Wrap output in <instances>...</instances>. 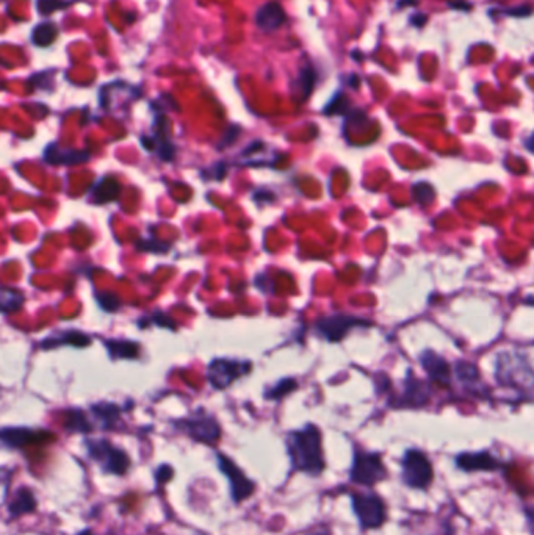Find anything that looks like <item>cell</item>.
Instances as JSON below:
<instances>
[{
    "mask_svg": "<svg viewBox=\"0 0 534 535\" xmlns=\"http://www.w3.org/2000/svg\"><path fill=\"white\" fill-rule=\"evenodd\" d=\"M315 80H317V72L310 64H307L306 68L299 72L296 86L301 90V100H304L307 96H310L313 86H315Z\"/></svg>",
    "mask_w": 534,
    "mask_h": 535,
    "instance_id": "obj_22",
    "label": "cell"
},
{
    "mask_svg": "<svg viewBox=\"0 0 534 535\" xmlns=\"http://www.w3.org/2000/svg\"><path fill=\"white\" fill-rule=\"evenodd\" d=\"M351 506L359 520L360 529H378L387 520L384 501L375 493H352Z\"/></svg>",
    "mask_w": 534,
    "mask_h": 535,
    "instance_id": "obj_5",
    "label": "cell"
},
{
    "mask_svg": "<svg viewBox=\"0 0 534 535\" xmlns=\"http://www.w3.org/2000/svg\"><path fill=\"white\" fill-rule=\"evenodd\" d=\"M287 15L278 2H268L260 6L256 15V24L262 32L271 33L284 25Z\"/></svg>",
    "mask_w": 534,
    "mask_h": 535,
    "instance_id": "obj_11",
    "label": "cell"
},
{
    "mask_svg": "<svg viewBox=\"0 0 534 535\" xmlns=\"http://www.w3.org/2000/svg\"><path fill=\"white\" fill-rule=\"evenodd\" d=\"M24 294L8 286H0V313H15L21 310L24 304Z\"/></svg>",
    "mask_w": 534,
    "mask_h": 535,
    "instance_id": "obj_17",
    "label": "cell"
},
{
    "mask_svg": "<svg viewBox=\"0 0 534 535\" xmlns=\"http://www.w3.org/2000/svg\"><path fill=\"white\" fill-rule=\"evenodd\" d=\"M88 456L95 460L105 473L124 476L130 468V459L123 450L113 446L107 440H86Z\"/></svg>",
    "mask_w": 534,
    "mask_h": 535,
    "instance_id": "obj_3",
    "label": "cell"
},
{
    "mask_svg": "<svg viewBox=\"0 0 534 535\" xmlns=\"http://www.w3.org/2000/svg\"><path fill=\"white\" fill-rule=\"evenodd\" d=\"M55 440L48 431H33L27 427H2L0 429V445L10 450H24L29 446L46 445Z\"/></svg>",
    "mask_w": 534,
    "mask_h": 535,
    "instance_id": "obj_8",
    "label": "cell"
},
{
    "mask_svg": "<svg viewBox=\"0 0 534 535\" xmlns=\"http://www.w3.org/2000/svg\"><path fill=\"white\" fill-rule=\"evenodd\" d=\"M246 371H248L246 363L218 359V360H213V362L209 365L207 377H209L210 384L215 387V389L223 390V389H228L233 380L238 379Z\"/></svg>",
    "mask_w": 534,
    "mask_h": 535,
    "instance_id": "obj_9",
    "label": "cell"
},
{
    "mask_svg": "<svg viewBox=\"0 0 534 535\" xmlns=\"http://www.w3.org/2000/svg\"><path fill=\"white\" fill-rule=\"evenodd\" d=\"M402 478L406 487L426 490L434 480V470L426 454L418 450H407L402 459Z\"/></svg>",
    "mask_w": 534,
    "mask_h": 535,
    "instance_id": "obj_4",
    "label": "cell"
},
{
    "mask_svg": "<svg viewBox=\"0 0 534 535\" xmlns=\"http://www.w3.org/2000/svg\"><path fill=\"white\" fill-rule=\"evenodd\" d=\"M68 2H62V0H38V10L43 13V15H50L58 8H63V6H68Z\"/></svg>",
    "mask_w": 534,
    "mask_h": 535,
    "instance_id": "obj_25",
    "label": "cell"
},
{
    "mask_svg": "<svg viewBox=\"0 0 534 535\" xmlns=\"http://www.w3.org/2000/svg\"><path fill=\"white\" fill-rule=\"evenodd\" d=\"M90 158L86 151H60L57 144H50L44 152V160L50 165H76Z\"/></svg>",
    "mask_w": 534,
    "mask_h": 535,
    "instance_id": "obj_13",
    "label": "cell"
},
{
    "mask_svg": "<svg viewBox=\"0 0 534 535\" xmlns=\"http://www.w3.org/2000/svg\"><path fill=\"white\" fill-rule=\"evenodd\" d=\"M295 387H296V384L295 382H293V380L292 379H287V380H282V382H279L278 385H276V389H273L268 394H266V398H273V399H279V398H282V396H285V394L287 393H289V391H292L293 389H295Z\"/></svg>",
    "mask_w": 534,
    "mask_h": 535,
    "instance_id": "obj_24",
    "label": "cell"
},
{
    "mask_svg": "<svg viewBox=\"0 0 534 535\" xmlns=\"http://www.w3.org/2000/svg\"><path fill=\"white\" fill-rule=\"evenodd\" d=\"M64 429H68L69 432H82V433H88L91 432L93 426L86 418V415L82 410H69L66 412V418H64Z\"/></svg>",
    "mask_w": 534,
    "mask_h": 535,
    "instance_id": "obj_20",
    "label": "cell"
},
{
    "mask_svg": "<svg viewBox=\"0 0 534 535\" xmlns=\"http://www.w3.org/2000/svg\"><path fill=\"white\" fill-rule=\"evenodd\" d=\"M8 482L10 474L5 470H0V492H8Z\"/></svg>",
    "mask_w": 534,
    "mask_h": 535,
    "instance_id": "obj_27",
    "label": "cell"
},
{
    "mask_svg": "<svg viewBox=\"0 0 534 535\" xmlns=\"http://www.w3.org/2000/svg\"><path fill=\"white\" fill-rule=\"evenodd\" d=\"M91 343V338L85 335L82 332L68 331L64 333H60L57 337H50L41 341L43 349H53L58 346H76V347H85Z\"/></svg>",
    "mask_w": 534,
    "mask_h": 535,
    "instance_id": "obj_16",
    "label": "cell"
},
{
    "mask_svg": "<svg viewBox=\"0 0 534 535\" xmlns=\"http://www.w3.org/2000/svg\"><path fill=\"white\" fill-rule=\"evenodd\" d=\"M360 324V319H355L350 317H334V318H324L318 323V329L328 340L338 341L342 340L343 335L352 326Z\"/></svg>",
    "mask_w": 534,
    "mask_h": 535,
    "instance_id": "obj_12",
    "label": "cell"
},
{
    "mask_svg": "<svg viewBox=\"0 0 534 535\" xmlns=\"http://www.w3.org/2000/svg\"><path fill=\"white\" fill-rule=\"evenodd\" d=\"M218 468L228 478L231 484V496L235 504H240L242 501L248 499L252 493L256 492V484L240 470V468L232 462L229 457L224 454H218Z\"/></svg>",
    "mask_w": 534,
    "mask_h": 535,
    "instance_id": "obj_7",
    "label": "cell"
},
{
    "mask_svg": "<svg viewBox=\"0 0 534 535\" xmlns=\"http://www.w3.org/2000/svg\"><path fill=\"white\" fill-rule=\"evenodd\" d=\"M506 15L509 16H530L531 15V6L530 5H523V6H516V8H509L506 10Z\"/></svg>",
    "mask_w": 534,
    "mask_h": 535,
    "instance_id": "obj_26",
    "label": "cell"
},
{
    "mask_svg": "<svg viewBox=\"0 0 534 535\" xmlns=\"http://www.w3.org/2000/svg\"><path fill=\"white\" fill-rule=\"evenodd\" d=\"M456 465L463 471H495L500 468L498 459L492 456L489 451L481 452H463L456 457Z\"/></svg>",
    "mask_w": 534,
    "mask_h": 535,
    "instance_id": "obj_10",
    "label": "cell"
},
{
    "mask_svg": "<svg viewBox=\"0 0 534 535\" xmlns=\"http://www.w3.org/2000/svg\"><path fill=\"white\" fill-rule=\"evenodd\" d=\"M422 363L425 366V370L428 371V374L431 376L432 380H436V382L442 384V385H446L450 382V371H449V365H446V362L444 359H440L437 354H432V352H425L422 356Z\"/></svg>",
    "mask_w": 534,
    "mask_h": 535,
    "instance_id": "obj_14",
    "label": "cell"
},
{
    "mask_svg": "<svg viewBox=\"0 0 534 535\" xmlns=\"http://www.w3.org/2000/svg\"><path fill=\"white\" fill-rule=\"evenodd\" d=\"M78 535H93L90 531H83V532H80Z\"/></svg>",
    "mask_w": 534,
    "mask_h": 535,
    "instance_id": "obj_30",
    "label": "cell"
},
{
    "mask_svg": "<svg viewBox=\"0 0 534 535\" xmlns=\"http://www.w3.org/2000/svg\"><path fill=\"white\" fill-rule=\"evenodd\" d=\"M105 346L111 359H137L138 356V346L133 341L107 340Z\"/></svg>",
    "mask_w": 534,
    "mask_h": 535,
    "instance_id": "obj_18",
    "label": "cell"
},
{
    "mask_svg": "<svg viewBox=\"0 0 534 535\" xmlns=\"http://www.w3.org/2000/svg\"><path fill=\"white\" fill-rule=\"evenodd\" d=\"M423 22H426V16L417 15V16H412V18H411V24L417 25V27H422V25H425Z\"/></svg>",
    "mask_w": 534,
    "mask_h": 535,
    "instance_id": "obj_29",
    "label": "cell"
},
{
    "mask_svg": "<svg viewBox=\"0 0 534 535\" xmlns=\"http://www.w3.org/2000/svg\"><path fill=\"white\" fill-rule=\"evenodd\" d=\"M176 426L190 438L199 441V443L213 445L221 437V429H219L217 419L205 413L193 415L190 418L179 421Z\"/></svg>",
    "mask_w": 534,
    "mask_h": 535,
    "instance_id": "obj_6",
    "label": "cell"
},
{
    "mask_svg": "<svg viewBox=\"0 0 534 535\" xmlns=\"http://www.w3.org/2000/svg\"><path fill=\"white\" fill-rule=\"evenodd\" d=\"M293 470L317 478L324 471L322 433L318 427L307 424L304 429L290 432L285 440Z\"/></svg>",
    "mask_w": 534,
    "mask_h": 535,
    "instance_id": "obj_1",
    "label": "cell"
},
{
    "mask_svg": "<svg viewBox=\"0 0 534 535\" xmlns=\"http://www.w3.org/2000/svg\"><path fill=\"white\" fill-rule=\"evenodd\" d=\"M35 509H36L35 494H33L30 488H27V487L19 488L15 494V499L11 501L10 507H8L11 518H19V517H22V515L32 513Z\"/></svg>",
    "mask_w": 534,
    "mask_h": 535,
    "instance_id": "obj_15",
    "label": "cell"
},
{
    "mask_svg": "<svg viewBox=\"0 0 534 535\" xmlns=\"http://www.w3.org/2000/svg\"><path fill=\"white\" fill-rule=\"evenodd\" d=\"M91 412L99 421H101L104 429H110V427L115 426V423L119 419V413H121L118 405L109 404V403L95 404L91 407Z\"/></svg>",
    "mask_w": 534,
    "mask_h": 535,
    "instance_id": "obj_19",
    "label": "cell"
},
{
    "mask_svg": "<svg viewBox=\"0 0 534 535\" xmlns=\"http://www.w3.org/2000/svg\"><path fill=\"white\" fill-rule=\"evenodd\" d=\"M58 35V29L50 22H44L39 24L35 30L32 33V41L38 48H48Z\"/></svg>",
    "mask_w": 534,
    "mask_h": 535,
    "instance_id": "obj_21",
    "label": "cell"
},
{
    "mask_svg": "<svg viewBox=\"0 0 534 535\" xmlns=\"http://www.w3.org/2000/svg\"><path fill=\"white\" fill-rule=\"evenodd\" d=\"M387 478V468L383 462L381 454L367 452L360 447L355 450L352 465L350 470L351 482L364 487H375Z\"/></svg>",
    "mask_w": 534,
    "mask_h": 535,
    "instance_id": "obj_2",
    "label": "cell"
},
{
    "mask_svg": "<svg viewBox=\"0 0 534 535\" xmlns=\"http://www.w3.org/2000/svg\"><path fill=\"white\" fill-rule=\"evenodd\" d=\"M299 535H329V531L326 526H317L313 527V529H309L304 534H299Z\"/></svg>",
    "mask_w": 534,
    "mask_h": 535,
    "instance_id": "obj_28",
    "label": "cell"
},
{
    "mask_svg": "<svg viewBox=\"0 0 534 535\" xmlns=\"http://www.w3.org/2000/svg\"><path fill=\"white\" fill-rule=\"evenodd\" d=\"M97 300H99V304H101L102 309L107 312H115L119 309V305H121V300H119V298L116 296V294H111V293L99 294Z\"/></svg>",
    "mask_w": 534,
    "mask_h": 535,
    "instance_id": "obj_23",
    "label": "cell"
}]
</instances>
